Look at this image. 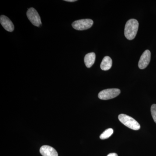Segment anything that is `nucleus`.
Instances as JSON below:
<instances>
[{
	"label": "nucleus",
	"mask_w": 156,
	"mask_h": 156,
	"mask_svg": "<svg viewBox=\"0 0 156 156\" xmlns=\"http://www.w3.org/2000/svg\"><path fill=\"white\" fill-rule=\"evenodd\" d=\"M139 27V23L136 19L129 20L125 25V36L128 40H133L136 37Z\"/></svg>",
	"instance_id": "nucleus-1"
},
{
	"label": "nucleus",
	"mask_w": 156,
	"mask_h": 156,
	"mask_svg": "<svg viewBox=\"0 0 156 156\" xmlns=\"http://www.w3.org/2000/svg\"><path fill=\"white\" fill-rule=\"evenodd\" d=\"M119 119L123 125L132 130H138L140 128L139 123L133 118L128 115L120 114L119 116Z\"/></svg>",
	"instance_id": "nucleus-2"
},
{
	"label": "nucleus",
	"mask_w": 156,
	"mask_h": 156,
	"mask_svg": "<svg viewBox=\"0 0 156 156\" xmlns=\"http://www.w3.org/2000/svg\"><path fill=\"white\" fill-rule=\"evenodd\" d=\"M120 93L121 91L118 89H105L98 93V97L101 100H108L116 97Z\"/></svg>",
	"instance_id": "nucleus-3"
},
{
	"label": "nucleus",
	"mask_w": 156,
	"mask_h": 156,
	"mask_svg": "<svg viewBox=\"0 0 156 156\" xmlns=\"http://www.w3.org/2000/svg\"><path fill=\"white\" fill-rule=\"evenodd\" d=\"M93 24L92 19H81L74 21L72 23L73 28L78 30H83L91 28Z\"/></svg>",
	"instance_id": "nucleus-4"
},
{
	"label": "nucleus",
	"mask_w": 156,
	"mask_h": 156,
	"mask_svg": "<svg viewBox=\"0 0 156 156\" xmlns=\"http://www.w3.org/2000/svg\"><path fill=\"white\" fill-rule=\"evenodd\" d=\"M27 16L29 20L34 25L39 27L41 25V17L37 11L34 8H31L28 9L27 12Z\"/></svg>",
	"instance_id": "nucleus-5"
},
{
	"label": "nucleus",
	"mask_w": 156,
	"mask_h": 156,
	"mask_svg": "<svg viewBox=\"0 0 156 156\" xmlns=\"http://www.w3.org/2000/svg\"><path fill=\"white\" fill-rule=\"evenodd\" d=\"M151 58V53L150 50H146L140 56L138 67L140 69H145L149 64Z\"/></svg>",
	"instance_id": "nucleus-6"
},
{
	"label": "nucleus",
	"mask_w": 156,
	"mask_h": 156,
	"mask_svg": "<svg viewBox=\"0 0 156 156\" xmlns=\"http://www.w3.org/2000/svg\"><path fill=\"white\" fill-rule=\"evenodd\" d=\"M0 23L5 30L12 32L14 30V24L10 19L5 15H1L0 17Z\"/></svg>",
	"instance_id": "nucleus-7"
},
{
	"label": "nucleus",
	"mask_w": 156,
	"mask_h": 156,
	"mask_svg": "<svg viewBox=\"0 0 156 156\" xmlns=\"http://www.w3.org/2000/svg\"><path fill=\"white\" fill-rule=\"evenodd\" d=\"M40 151L43 156H58L56 150L50 146H43L40 148Z\"/></svg>",
	"instance_id": "nucleus-8"
},
{
	"label": "nucleus",
	"mask_w": 156,
	"mask_h": 156,
	"mask_svg": "<svg viewBox=\"0 0 156 156\" xmlns=\"http://www.w3.org/2000/svg\"><path fill=\"white\" fill-rule=\"evenodd\" d=\"M96 56L95 54L93 52L88 53L85 56L84 58V62L87 68L92 67L95 62Z\"/></svg>",
	"instance_id": "nucleus-9"
},
{
	"label": "nucleus",
	"mask_w": 156,
	"mask_h": 156,
	"mask_svg": "<svg viewBox=\"0 0 156 156\" xmlns=\"http://www.w3.org/2000/svg\"><path fill=\"white\" fill-rule=\"evenodd\" d=\"M112 60L108 56H106L102 59L100 65V68L102 70L107 71L111 68Z\"/></svg>",
	"instance_id": "nucleus-10"
},
{
	"label": "nucleus",
	"mask_w": 156,
	"mask_h": 156,
	"mask_svg": "<svg viewBox=\"0 0 156 156\" xmlns=\"http://www.w3.org/2000/svg\"><path fill=\"white\" fill-rule=\"evenodd\" d=\"M114 131L112 128H108L105 130L100 136L101 139L104 140L107 139L111 136L113 133Z\"/></svg>",
	"instance_id": "nucleus-11"
},
{
	"label": "nucleus",
	"mask_w": 156,
	"mask_h": 156,
	"mask_svg": "<svg viewBox=\"0 0 156 156\" xmlns=\"http://www.w3.org/2000/svg\"><path fill=\"white\" fill-rule=\"evenodd\" d=\"M151 113L153 119L156 123V104H153L151 107Z\"/></svg>",
	"instance_id": "nucleus-12"
},
{
	"label": "nucleus",
	"mask_w": 156,
	"mask_h": 156,
	"mask_svg": "<svg viewBox=\"0 0 156 156\" xmlns=\"http://www.w3.org/2000/svg\"><path fill=\"white\" fill-rule=\"evenodd\" d=\"M107 156H118V155L117 154L114 153H110L108 154Z\"/></svg>",
	"instance_id": "nucleus-13"
},
{
	"label": "nucleus",
	"mask_w": 156,
	"mask_h": 156,
	"mask_svg": "<svg viewBox=\"0 0 156 156\" xmlns=\"http://www.w3.org/2000/svg\"><path fill=\"white\" fill-rule=\"evenodd\" d=\"M66 2H76V0H65Z\"/></svg>",
	"instance_id": "nucleus-14"
}]
</instances>
